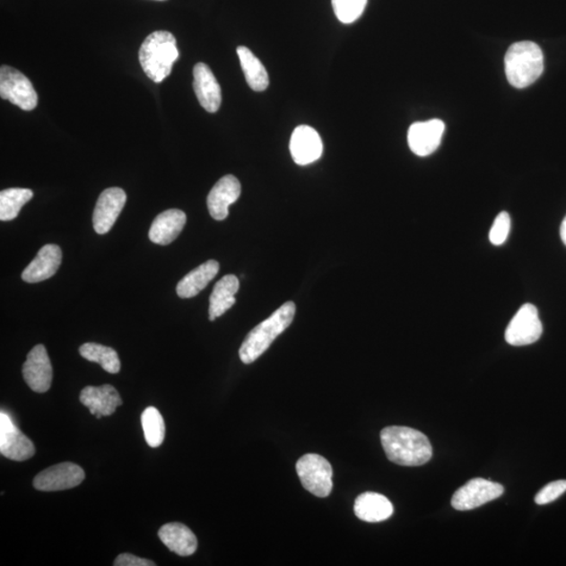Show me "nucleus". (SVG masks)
<instances>
[{
  "mask_svg": "<svg viewBox=\"0 0 566 566\" xmlns=\"http://www.w3.org/2000/svg\"><path fill=\"white\" fill-rule=\"evenodd\" d=\"M116 566H154L151 560L143 559L132 555V553H121L118 556L114 563Z\"/></svg>",
  "mask_w": 566,
  "mask_h": 566,
  "instance_id": "obj_31",
  "label": "nucleus"
},
{
  "mask_svg": "<svg viewBox=\"0 0 566 566\" xmlns=\"http://www.w3.org/2000/svg\"><path fill=\"white\" fill-rule=\"evenodd\" d=\"M33 196L32 190L24 188H10L0 192V220H15L24 205L32 200Z\"/></svg>",
  "mask_w": 566,
  "mask_h": 566,
  "instance_id": "obj_25",
  "label": "nucleus"
},
{
  "mask_svg": "<svg viewBox=\"0 0 566 566\" xmlns=\"http://www.w3.org/2000/svg\"><path fill=\"white\" fill-rule=\"evenodd\" d=\"M0 97L26 111L35 109L39 104V95L30 79L8 65L0 68Z\"/></svg>",
  "mask_w": 566,
  "mask_h": 566,
  "instance_id": "obj_6",
  "label": "nucleus"
},
{
  "mask_svg": "<svg viewBox=\"0 0 566 566\" xmlns=\"http://www.w3.org/2000/svg\"><path fill=\"white\" fill-rule=\"evenodd\" d=\"M560 236H562L563 244L566 246V216L562 222V229H560Z\"/></svg>",
  "mask_w": 566,
  "mask_h": 566,
  "instance_id": "obj_32",
  "label": "nucleus"
},
{
  "mask_svg": "<svg viewBox=\"0 0 566 566\" xmlns=\"http://www.w3.org/2000/svg\"><path fill=\"white\" fill-rule=\"evenodd\" d=\"M161 2H163V0H161Z\"/></svg>",
  "mask_w": 566,
  "mask_h": 566,
  "instance_id": "obj_33",
  "label": "nucleus"
},
{
  "mask_svg": "<svg viewBox=\"0 0 566 566\" xmlns=\"http://www.w3.org/2000/svg\"><path fill=\"white\" fill-rule=\"evenodd\" d=\"M22 375L28 387L35 393L45 394L51 388L53 367L45 346L36 345L29 353L22 367Z\"/></svg>",
  "mask_w": 566,
  "mask_h": 566,
  "instance_id": "obj_11",
  "label": "nucleus"
},
{
  "mask_svg": "<svg viewBox=\"0 0 566 566\" xmlns=\"http://www.w3.org/2000/svg\"><path fill=\"white\" fill-rule=\"evenodd\" d=\"M141 422L146 443L152 448H158L165 440V422L159 410L148 407L142 414Z\"/></svg>",
  "mask_w": 566,
  "mask_h": 566,
  "instance_id": "obj_27",
  "label": "nucleus"
},
{
  "mask_svg": "<svg viewBox=\"0 0 566 566\" xmlns=\"http://www.w3.org/2000/svg\"><path fill=\"white\" fill-rule=\"evenodd\" d=\"M381 441L390 462L400 466H418L432 457V446L424 433L402 426L384 428Z\"/></svg>",
  "mask_w": 566,
  "mask_h": 566,
  "instance_id": "obj_1",
  "label": "nucleus"
},
{
  "mask_svg": "<svg viewBox=\"0 0 566 566\" xmlns=\"http://www.w3.org/2000/svg\"><path fill=\"white\" fill-rule=\"evenodd\" d=\"M238 55L248 85L255 91H266L269 86V74L261 61L246 47H239Z\"/></svg>",
  "mask_w": 566,
  "mask_h": 566,
  "instance_id": "obj_24",
  "label": "nucleus"
},
{
  "mask_svg": "<svg viewBox=\"0 0 566 566\" xmlns=\"http://www.w3.org/2000/svg\"><path fill=\"white\" fill-rule=\"evenodd\" d=\"M126 191L117 187L102 192L92 216L93 229L98 234L103 235L110 231L126 206Z\"/></svg>",
  "mask_w": 566,
  "mask_h": 566,
  "instance_id": "obj_12",
  "label": "nucleus"
},
{
  "mask_svg": "<svg viewBox=\"0 0 566 566\" xmlns=\"http://www.w3.org/2000/svg\"><path fill=\"white\" fill-rule=\"evenodd\" d=\"M296 471L304 489L317 497H327L333 490V468L318 454H306L296 464Z\"/></svg>",
  "mask_w": 566,
  "mask_h": 566,
  "instance_id": "obj_5",
  "label": "nucleus"
},
{
  "mask_svg": "<svg viewBox=\"0 0 566 566\" xmlns=\"http://www.w3.org/2000/svg\"><path fill=\"white\" fill-rule=\"evenodd\" d=\"M220 271V264L215 260H208L180 280L177 293L182 300H188L200 294L213 282Z\"/></svg>",
  "mask_w": 566,
  "mask_h": 566,
  "instance_id": "obj_22",
  "label": "nucleus"
},
{
  "mask_svg": "<svg viewBox=\"0 0 566 566\" xmlns=\"http://www.w3.org/2000/svg\"><path fill=\"white\" fill-rule=\"evenodd\" d=\"M503 487L484 478L477 477L460 487L452 497V507L457 511H469L499 499L503 494Z\"/></svg>",
  "mask_w": 566,
  "mask_h": 566,
  "instance_id": "obj_7",
  "label": "nucleus"
},
{
  "mask_svg": "<svg viewBox=\"0 0 566 566\" xmlns=\"http://www.w3.org/2000/svg\"><path fill=\"white\" fill-rule=\"evenodd\" d=\"M187 216L182 210L164 211L152 222L149 230V239L153 244L167 246L179 238L186 225Z\"/></svg>",
  "mask_w": 566,
  "mask_h": 566,
  "instance_id": "obj_19",
  "label": "nucleus"
},
{
  "mask_svg": "<svg viewBox=\"0 0 566 566\" xmlns=\"http://www.w3.org/2000/svg\"><path fill=\"white\" fill-rule=\"evenodd\" d=\"M79 353L90 362L100 364L105 371L113 375L121 370L120 359L114 348L98 344H85L79 348Z\"/></svg>",
  "mask_w": 566,
  "mask_h": 566,
  "instance_id": "obj_26",
  "label": "nucleus"
},
{
  "mask_svg": "<svg viewBox=\"0 0 566 566\" xmlns=\"http://www.w3.org/2000/svg\"><path fill=\"white\" fill-rule=\"evenodd\" d=\"M159 537L171 552L179 556L194 555L197 550V539L188 527L179 522L167 524L160 528Z\"/></svg>",
  "mask_w": 566,
  "mask_h": 566,
  "instance_id": "obj_20",
  "label": "nucleus"
},
{
  "mask_svg": "<svg viewBox=\"0 0 566 566\" xmlns=\"http://www.w3.org/2000/svg\"><path fill=\"white\" fill-rule=\"evenodd\" d=\"M240 195L241 186L238 179L232 174L222 178L211 189L207 198L209 213L213 219L226 220L229 207L239 200Z\"/></svg>",
  "mask_w": 566,
  "mask_h": 566,
  "instance_id": "obj_15",
  "label": "nucleus"
},
{
  "mask_svg": "<svg viewBox=\"0 0 566 566\" xmlns=\"http://www.w3.org/2000/svg\"><path fill=\"white\" fill-rule=\"evenodd\" d=\"M0 453L15 462H24L35 454L33 441L4 412L0 413Z\"/></svg>",
  "mask_w": 566,
  "mask_h": 566,
  "instance_id": "obj_9",
  "label": "nucleus"
},
{
  "mask_svg": "<svg viewBox=\"0 0 566 566\" xmlns=\"http://www.w3.org/2000/svg\"><path fill=\"white\" fill-rule=\"evenodd\" d=\"M290 152L295 163L306 166L321 158L323 143L313 127L300 126L295 128L291 136Z\"/></svg>",
  "mask_w": 566,
  "mask_h": 566,
  "instance_id": "obj_14",
  "label": "nucleus"
},
{
  "mask_svg": "<svg viewBox=\"0 0 566 566\" xmlns=\"http://www.w3.org/2000/svg\"><path fill=\"white\" fill-rule=\"evenodd\" d=\"M194 89L198 102L208 113L214 114L222 104V89L207 65L196 64L194 68Z\"/></svg>",
  "mask_w": 566,
  "mask_h": 566,
  "instance_id": "obj_16",
  "label": "nucleus"
},
{
  "mask_svg": "<svg viewBox=\"0 0 566 566\" xmlns=\"http://www.w3.org/2000/svg\"><path fill=\"white\" fill-rule=\"evenodd\" d=\"M566 492V481H556L546 484L535 496V501L537 505H547L553 501L559 499L560 496Z\"/></svg>",
  "mask_w": 566,
  "mask_h": 566,
  "instance_id": "obj_30",
  "label": "nucleus"
},
{
  "mask_svg": "<svg viewBox=\"0 0 566 566\" xmlns=\"http://www.w3.org/2000/svg\"><path fill=\"white\" fill-rule=\"evenodd\" d=\"M84 478L85 474L81 466L73 463H62L40 472L35 477L34 487L43 492H56L77 487Z\"/></svg>",
  "mask_w": 566,
  "mask_h": 566,
  "instance_id": "obj_10",
  "label": "nucleus"
},
{
  "mask_svg": "<svg viewBox=\"0 0 566 566\" xmlns=\"http://www.w3.org/2000/svg\"><path fill=\"white\" fill-rule=\"evenodd\" d=\"M62 263V251L57 245L42 247L22 274L23 282L37 283L51 278L58 271Z\"/></svg>",
  "mask_w": 566,
  "mask_h": 566,
  "instance_id": "obj_18",
  "label": "nucleus"
},
{
  "mask_svg": "<svg viewBox=\"0 0 566 566\" xmlns=\"http://www.w3.org/2000/svg\"><path fill=\"white\" fill-rule=\"evenodd\" d=\"M538 309L533 304H525L509 322L506 331V341L513 346L530 345L543 335Z\"/></svg>",
  "mask_w": 566,
  "mask_h": 566,
  "instance_id": "obj_8",
  "label": "nucleus"
},
{
  "mask_svg": "<svg viewBox=\"0 0 566 566\" xmlns=\"http://www.w3.org/2000/svg\"><path fill=\"white\" fill-rule=\"evenodd\" d=\"M80 402L89 408L97 419L114 414L116 409L123 404L118 390L109 384L99 387H86L81 391Z\"/></svg>",
  "mask_w": 566,
  "mask_h": 566,
  "instance_id": "obj_17",
  "label": "nucleus"
},
{
  "mask_svg": "<svg viewBox=\"0 0 566 566\" xmlns=\"http://www.w3.org/2000/svg\"><path fill=\"white\" fill-rule=\"evenodd\" d=\"M505 66L509 83L516 89H525L543 74L544 53L535 42H516L508 49Z\"/></svg>",
  "mask_w": 566,
  "mask_h": 566,
  "instance_id": "obj_4",
  "label": "nucleus"
},
{
  "mask_svg": "<svg viewBox=\"0 0 566 566\" xmlns=\"http://www.w3.org/2000/svg\"><path fill=\"white\" fill-rule=\"evenodd\" d=\"M445 123L439 119L414 123L408 130V145L419 157H427L440 145Z\"/></svg>",
  "mask_w": 566,
  "mask_h": 566,
  "instance_id": "obj_13",
  "label": "nucleus"
},
{
  "mask_svg": "<svg viewBox=\"0 0 566 566\" xmlns=\"http://www.w3.org/2000/svg\"><path fill=\"white\" fill-rule=\"evenodd\" d=\"M335 16L342 23H353L363 14L367 0H332Z\"/></svg>",
  "mask_w": 566,
  "mask_h": 566,
  "instance_id": "obj_28",
  "label": "nucleus"
},
{
  "mask_svg": "<svg viewBox=\"0 0 566 566\" xmlns=\"http://www.w3.org/2000/svg\"><path fill=\"white\" fill-rule=\"evenodd\" d=\"M239 290V280L235 275H226L215 284L210 296L209 319L214 321L217 317L231 309L236 300L235 294Z\"/></svg>",
  "mask_w": 566,
  "mask_h": 566,
  "instance_id": "obj_23",
  "label": "nucleus"
},
{
  "mask_svg": "<svg viewBox=\"0 0 566 566\" xmlns=\"http://www.w3.org/2000/svg\"><path fill=\"white\" fill-rule=\"evenodd\" d=\"M354 514L366 522L387 520L394 514L393 503L382 494L365 492L357 497L353 506Z\"/></svg>",
  "mask_w": 566,
  "mask_h": 566,
  "instance_id": "obj_21",
  "label": "nucleus"
},
{
  "mask_svg": "<svg viewBox=\"0 0 566 566\" xmlns=\"http://www.w3.org/2000/svg\"><path fill=\"white\" fill-rule=\"evenodd\" d=\"M295 314V303L289 301L280 307L269 318L254 327L239 348V358L242 362L251 364L269 350L274 340L293 322Z\"/></svg>",
  "mask_w": 566,
  "mask_h": 566,
  "instance_id": "obj_2",
  "label": "nucleus"
},
{
  "mask_svg": "<svg viewBox=\"0 0 566 566\" xmlns=\"http://www.w3.org/2000/svg\"><path fill=\"white\" fill-rule=\"evenodd\" d=\"M179 57L176 37L167 30H157L149 35L139 51L143 71L155 83H161L170 76Z\"/></svg>",
  "mask_w": 566,
  "mask_h": 566,
  "instance_id": "obj_3",
  "label": "nucleus"
},
{
  "mask_svg": "<svg viewBox=\"0 0 566 566\" xmlns=\"http://www.w3.org/2000/svg\"><path fill=\"white\" fill-rule=\"evenodd\" d=\"M509 229H511V219H509V215L507 213H500L499 216L496 217L492 228H491L489 235L490 241L492 242L494 246L505 244L509 233Z\"/></svg>",
  "mask_w": 566,
  "mask_h": 566,
  "instance_id": "obj_29",
  "label": "nucleus"
}]
</instances>
